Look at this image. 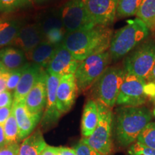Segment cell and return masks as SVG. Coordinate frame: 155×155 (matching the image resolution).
<instances>
[{
    "label": "cell",
    "mask_w": 155,
    "mask_h": 155,
    "mask_svg": "<svg viewBox=\"0 0 155 155\" xmlns=\"http://www.w3.org/2000/svg\"><path fill=\"white\" fill-rule=\"evenodd\" d=\"M113 33L110 27L94 25L66 34L63 44L81 62L89 56L108 50Z\"/></svg>",
    "instance_id": "6da1fadb"
},
{
    "label": "cell",
    "mask_w": 155,
    "mask_h": 155,
    "mask_svg": "<svg viewBox=\"0 0 155 155\" xmlns=\"http://www.w3.org/2000/svg\"><path fill=\"white\" fill-rule=\"evenodd\" d=\"M153 114L145 106H117L114 113V137L117 144L127 147L137 141Z\"/></svg>",
    "instance_id": "7a4b0ae2"
},
{
    "label": "cell",
    "mask_w": 155,
    "mask_h": 155,
    "mask_svg": "<svg viewBox=\"0 0 155 155\" xmlns=\"http://www.w3.org/2000/svg\"><path fill=\"white\" fill-rule=\"evenodd\" d=\"M151 31L139 18L127 20L123 28L114 32L108 53L111 62L124 58L134 49L150 38Z\"/></svg>",
    "instance_id": "3957f363"
},
{
    "label": "cell",
    "mask_w": 155,
    "mask_h": 155,
    "mask_svg": "<svg viewBox=\"0 0 155 155\" xmlns=\"http://www.w3.org/2000/svg\"><path fill=\"white\" fill-rule=\"evenodd\" d=\"M125 75L123 68L108 66L91 88L92 99L112 109Z\"/></svg>",
    "instance_id": "277c9868"
},
{
    "label": "cell",
    "mask_w": 155,
    "mask_h": 155,
    "mask_svg": "<svg viewBox=\"0 0 155 155\" xmlns=\"http://www.w3.org/2000/svg\"><path fill=\"white\" fill-rule=\"evenodd\" d=\"M96 103L99 113L98 124L90 137L81 140L101 154L111 155L114 143V112L111 108Z\"/></svg>",
    "instance_id": "5b68a950"
},
{
    "label": "cell",
    "mask_w": 155,
    "mask_h": 155,
    "mask_svg": "<svg viewBox=\"0 0 155 155\" xmlns=\"http://www.w3.org/2000/svg\"><path fill=\"white\" fill-rule=\"evenodd\" d=\"M155 63V38H149L124 58L125 72L147 81Z\"/></svg>",
    "instance_id": "8992f818"
},
{
    "label": "cell",
    "mask_w": 155,
    "mask_h": 155,
    "mask_svg": "<svg viewBox=\"0 0 155 155\" xmlns=\"http://www.w3.org/2000/svg\"><path fill=\"white\" fill-rule=\"evenodd\" d=\"M111 62L108 50L91 55L81 61L74 74L78 93L84 92L91 88L97 79L109 66Z\"/></svg>",
    "instance_id": "52a82bcc"
},
{
    "label": "cell",
    "mask_w": 155,
    "mask_h": 155,
    "mask_svg": "<svg viewBox=\"0 0 155 155\" xmlns=\"http://www.w3.org/2000/svg\"><path fill=\"white\" fill-rule=\"evenodd\" d=\"M149 94L147 82L134 75L126 73L116 99L117 106H141L146 103Z\"/></svg>",
    "instance_id": "ba28073f"
},
{
    "label": "cell",
    "mask_w": 155,
    "mask_h": 155,
    "mask_svg": "<svg viewBox=\"0 0 155 155\" xmlns=\"http://www.w3.org/2000/svg\"><path fill=\"white\" fill-rule=\"evenodd\" d=\"M61 19L66 34L94 26L87 12L86 0H68L61 8Z\"/></svg>",
    "instance_id": "9c48e42d"
},
{
    "label": "cell",
    "mask_w": 155,
    "mask_h": 155,
    "mask_svg": "<svg viewBox=\"0 0 155 155\" xmlns=\"http://www.w3.org/2000/svg\"><path fill=\"white\" fill-rule=\"evenodd\" d=\"M119 0H86L91 21L94 25L110 27L116 19Z\"/></svg>",
    "instance_id": "30bf717a"
},
{
    "label": "cell",
    "mask_w": 155,
    "mask_h": 155,
    "mask_svg": "<svg viewBox=\"0 0 155 155\" xmlns=\"http://www.w3.org/2000/svg\"><path fill=\"white\" fill-rule=\"evenodd\" d=\"M79 63L80 62L73 57L72 53L63 44H61L58 46L46 71L48 74L60 76L68 74L74 75Z\"/></svg>",
    "instance_id": "8fae6325"
},
{
    "label": "cell",
    "mask_w": 155,
    "mask_h": 155,
    "mask_svg": "<svg viewBox=\"0 0 155 155\" xmlns=\"http://www.w3.org/2000/svg\"><path fill=\"white\" fill-rule=\"evenodd\" d=\"M78 93V91L74 75L68 74L61 76L56 94L57 107L61 116L68 112L73 107Z\"/></svg>",
    "instance_id": "7c38bea8"
},
{
    "label": "cell",
    "mask_w": 155,
    "mask_h": 155,
    "mask_svg": "<svg viewBox=\"0 0 155 155\" xmlns=\"http://www.w3.org/2000/svg\"><path fill=\"white\" fill-rule=\"evenodd\" d=\"M61 76L48 74L47 75V104L42 116L41 126L44 129L49 128L57 123L61 116L57 107L56 94Z\"/></svg>",
    "instance_id": "4fadbf2b"
},
{
    "label": "cell",
    "mask_w": 155,
    "mask_h": 155,
    "mask_svg": "<svg viewBox=\"0 0 155 155\" xmlns=\"http://www.w3.org/2000/svg\"><path fill=\"white\" fill-rule=\"evenodd\" d=\"M45 73L46 70L40 65L35 63H27L18 85L13 94V104L25 102V99L28 93L40 80V78Z\"/></svg>",
    "instance_id": "5bb4252c"
},
{
    "label": "cell",
    "mask_w": 155,
    "mask_h": 155,
    "mask_svg": "<svg viewBox=\"0 0 155 155\" xmlns=\"http://www.w3.org/2000/svg\"><path fill=\"white\" fill-rule=\"evenodd\" d=\"M45 40L44 35L39 23L22 26L9 45L14 46L28 53Z\"/></svg>",
    "instance_id": "9a60e30c"
},
{
    "label": "cell",
    "mask_w": 155,
    "mask_h": 155,
    "mask_svg": "<svg viewBox=\"0 0 155 155\" xmlns=\"http://www.w3.org/2000/svg\"><path fill=\"white\" fill-rule=\"evenodd\" d=\"M47 75L46 71L45 74L40 78L25 99L27 109L33 115L43 116L47 104Z\"/></svg>",
    "instance_id": "2e32d148"
},
{
    "label": "cell",
    "mask_w": 155,
    "mask_h": 155,
    "mask_svg": "<svg viewBox=\"0 0 155 155\" xmlns=\"http://www.w3.org/2000/svg\"><path fill=\"white\" fill-rule=\"evenodd\" d=\"M12 112L18 125L19 141L24 140L33 132L42 116L30 114L27 109L25 102L13 104Z\"/></svg>",
    "instance_id": "e0dca14e"
},
{
    "label": "cell",
    "mask_w": 155,
    "mask_h": 155,
    "mask_svg": "<svg viewBox=\"0 0 155 155\" xmlns=\"http://www.w3.org/2000/svg\"><path fill=\"white\" fill-rule=\"evenodd\" d=\"M40 25L45 41L56 46L63 43L66 32L63 28L61 18L58 19L53 16L45 17L40 22Z\"/></svg>",
    "instance_id": "ac0fdd59"
},
{
    "label": "cell",
    "mask_w": 155,
    "mask_h": 155,
    "mask_svg": "<svg viewBox=\"0 0 155 155\" xmlns=\"http://www.w3.org/2000/svg\"><path fill=\"white\" fill-rule=\"evenodd\" d=\"M99 113L96 101L90 98L83 108L81 119V134L83 138H88L94 133L98 123Z\"/></svg>",
    "instance_id": "d6986e66"
},
{
    "label": "cell",
    "mask_w": 155,
    "mask_h": 155,
    "mask_svg": "<svg viewBox=\"0 0 155 155\" xmlns=\"http://www.w3.org/2000/svg\"><path fill=\"white\" fill-rule=\"evenodd\" d=\"M26 61L25 53L18 48L7 47L0 50V65L8 72L23 67Z\"/></svg>",
    "instance_id": "ffe728a7"
},
{
    "label": "cell",
    "mask_w": 155,
    "mask_h": 155,
    "mask_svg": "<svg viewBox=\"0 0 155 155\" xmlns=\"http://www.w3.org/2000/svg\"><path fill=\"white\" fill-rule=\"evenodd\" d=\"M58 46L50 43L45 40L40 42L33 50L25 53L27 60L44 69L47 68Z\"/></svg>",
    "instance_id": "44dd1931"
},
{
    "label": "cell",
    "mask_w": 155,
    "mask_h": 155,
    "mask_svg": "<svg viewBox=\"0 0 155 155\" xmlns=\"http://www.w3.org/2000/svg\"><path fill=\"white\" fill-rule=\"evenodd\" d=\"M22 25L19 18L7 15L0 17V48L11 44Z\"/></svg>",
    "instance_id": "7402d4cb"
},
{
    "label": "cell",
    "mask_w": 155,
    "mask_h": 155,
    "mask_svg": "<svg viewBox=\"0 0 155 155\" xmlns=\"http://www.w3.org/2000/svg\"><path fill=\"white\" fill-rule=\"evenodd\" d=\"M46 146L43 134L38 129L23 140L19 146V155H40Z\"/></svg>",
    "instance_id": "603a6c76"
},
{
    "label": "cell",
    "mask_w": 155,
    "mask_h": 155,
    "mask_svg": "<svg viewBox=\"0 0 155 155\" xmlns=\"http://www.w3.org/2000/svg\"><path fill=\"white\" fill-rule=\"evenodd\" d=\"M150 31H155V0H143L137 15Z\"/></svg>",
    "instance_id": "cb8c5ba5"
},
{
    "label": "cell",
    "mask_w": 155,
    "mask_h": 155,
    "mask_svg": "<svg viewBox=\"0 0 155 155\" xmlns=\"http://www.w3.org/2000/svg\"><path fill=\"white\" fill-rule=\"evenodd\" d=\"M143 0H119L116 17L125 18L137 15Z\"/></svg>",
    "instance_id": "d4e9b609"
},
{
    "label": "cell",
    "mask_w": 155,
    "mask_h": 155,
    "mask_svg": "<svg viewBox=\"0 0 155 155\" xmlns=\"http://www.w3.org/2000/svg\"><path fill=\"white\" fill-rule=\"evenodd\" d=\"M3 129L6 144H19V128L13 112L4 124Z\"/></svg>",
    "instance_id": "484cf974"
},
{
    "label": "cell",
    "mask_w": 155,
    "mask_h": 155,
    "mask_svg": "<svg viewBox=\"0 0 155 155\" xmlns=\"http://www.w3.org/2000/svg\"><path fill=\"white\" fill-rule=\"evenodd\" d=\"M32 0H0V15H7L19 9L28 7Z\"/></svg>",
    "instance_id": "4316f807"
},
{
    "label": "cell",
    "mask_w": 155,
    "mask_h": 155,
    "mask_svg": "<svg viewBox=\"0 0 155 155\" xmlns=\"http://www.w3.org/2000/svg\"><path fill=\"white\" fill-rule=\"evenodd\" d=\"M137 142L155 150V121H151L139 134Z\"/></svg>",
    "instance_id": "83f0119b"
},
{
    "label": "cell",
    "mask_w": 155,
    "mask_h": 155,
    "mask_svg": "<svg viewBox=\"0 0 155 155\" xmlns=\"http://www.w3.org/2000/svg\"><path fill=\"white\" fill-rule=\"evenodd\" d=\"M26 64L23 67L20 68L9 72V77L7 82V91L10 92L13 91H15V88H17V85H18L19 82V80H20L23 71H24L25 68V66H26Z\"/></svg>",
    "instance_id": "f1b7e54d"
},
{
    "label": "cell",
    "mask_w": 155,
    "mask_h": 155,
    "mask_svg": "<svg viewBox=\"0 0 155 155\" xmlns=\"http://www.w3.org/2000/svg\"><path fill=\"white\" fill-rule=\"evenodd\" d=\"M128 154L129 155H155V150L135 141L129 146Z\"/></svg>",
    "instance_id": "f546056e"
},
{
    "label": "cell",
    "mask_w": 155,
    "mask_h": 155,
    "mask_svg": "<svg viewBox=\"0 0 155 155\" xmlns=\"http://www.w3.org/2000/svg\"><path fill=\"white\" fill-rule=\"evenodd\" d=\"M73 149L75 150L77 155H102L81 140L75 145Z\"/></svg>",
    "instance_id": "4dcf8cb0"
},
{
    "label": "cell",
    "mask_w": 155,
    "mask_h": 155,
    "mask_svg": "<svg viewBox=\"0 0 155 155\" xmlns=\"http://www.w3.org/2000/svg\"><path fill=\"white\" fill-rule=\"evenodd\" d=\"M13 101L14 97L10 91L6 90L0 94V108L12 106Z\"/></svg>",
    "instance_id": "1f68e13d"
},
{
    "label": "cell",
    "mask_w": 155,
    "mask_h": 155,
    "mask_svg": "<svg viewBox=\"0 0 155 155\" xmlns=\"http://www.w3.org/2000/svg\"><path fill=\"white\" fill-rule=\"evenodd\" d=\"M19 144H7L0 150V155H19Z\"/></svg>",
    "instance_id": "d6a6232c"
},
{
    "label": "cell",
    "mask_w": 155,
    "mask_h": 155,
    "mask_svg": "<svg viewBox=\"0 0 155 155\" xmlns=\"http://www.w3.org/2000/svg\"><path fill=\"white\" fill-rule=\"evenodd\" d=\"M12 112V106L0 108V125H4Z\"/></svg>",
    "instance_id": "836d02e7"
},
{
    "label": "cell",
    "mask_w": 155,
    "mask_h": 155,
    "mask_svg": "<svg viewBox=\"0 0 155 155\" xmlns=\"http://www.w3.org/2000/svg\"><path fill=\"white\" fill-rule=\"evenodd\" d=\"M58 155H77L74 149L65 147H56Z\"/></svg>",
    "instance_id": "e575fe53"
},
{
    "label": "cell",
    "mask_w": 155,
    "mask_h": 155,
    "mask_svg": "<svg viewBox=\"0 0 155 155\" xmlns=\"http://www.w3.org/2000/svg\"><path fill=\"white\" fill-rule=\"evenodd\" d=\"M40 155H58L57 152V149L55 147H52L48 145L45 147L43 151Z\"/></svg>",
    "instance_id": "d590c367"
},
{
    "label": "cell",
    "mask_w": 155,
    "mask_h": 155,
    "mask_svg": "<svg viewBox=\"0 0 155 155\" xmlns=\"http://www.w3.org/2000/svg\"><path fill=\"white\" fill-rule=\"evenodd\" d=\"M9 72L4 74L0 78V94L7 90V82L8 79Z\"/></svg>",
    "instance_id": "8d00e7d4"
},
{
    "label": "cell",
    "mask_w": 155,
    "mask_h": 155,
    "mask_svg": "<svg viewBox=\"0 0 155 155\" xmlns=\"http://www.w3.org/2000/svg\"><path fill=\"white\" fill-rule=\"evenodd\" d=\"M6 141H5V133H4V129L3 126L0 125V150L4 148L6 146Z\"/></svg>",
    "instance_id": "74e56055"
},
{
    "label": "cell",
    "mask_w": 155,
    "mask_h": 155,
    "mask_svg": "<svg viewBox=\"0 0 155 155\" xmlns=\"http://www.w3.org/2000/svg\"><path fill=\"white\" fill-rule=\"evenodd\" d=\"M147 82L152 83V84L155 86V63L154 64V65H153L152 69V71H151L150 75H149Z\"/></svg>",
    "instance_id": "f35d334b"
},
{
    "label": "cell",
    "mask_w": 155,
    "mask_h": 155,
    "mask_svg": "<svg viewBox=\"0 0 155 155\" xmlns=\"http://www.w3.org/2000/svg\"><path fill=\"white\" fill-rule=\"evenodd\" d=\"M8 73V71H6V70L3 67H2L1 65H0V78L4 74H5V73Z\"/></svg>",
    "instance_id": "ab89813d"
},
{
    "label": "cell",
    "mask_w": 155,
    "mask_h": 155,
    "mask_svg": "<svg viewBox=\"0 0 155 155\" xmlns=\"http://www.w3.org/2000/svg\"><path fill=\"white\" fill-rule=\"evenodd\" d=\"M32 1L35 2H38V3H40V2H45V1H46V0H32Z\"/></svg>",
    "instance_id": "60d3db41"
},
{
    "label": "cell",
    "mask_w": 155,
    "mask_h": 155,
    "mask_svg": "<svg viewBox=\"0 0 155 155\" xmlns=\"http://www.w3.org/2000/svg\"><path fill=\"white\" fill-rule=\"evenodd\" d=\"M153 115H154V117H155V109H154V113H153Z\"/></svg>",
    "instance_id": "b9f144b4"
},
{
    "label": "cell",
    "mask_w": 155,
    "mask_h": 155,
    "mask_svg": "<svg viewBox=\"0 0 155 155\" xmlns=\"http://www.w3.org/2000/svg\"><path fill=\"white\" fill-rule=\"evenodd\" d=\"M154 101H155V96H154Z\"/></svg>",
    "instance_id": "7bdbcfd3"
},
{
    "label": "cell",
    "mask_w": 155,
    "mask_h": 155,
    "mask_svg": "<svg viewBox=\"0 0 155 155\" xmlns=\"http://www.w3.org/2000/svg\"><path fill=\"white\" fill-rule=\"evenodd\" d=\"M154 32H155V31H154ZM154 35H155V33H154Z\"/></svg>",
    "instance_id": "ee69618b"
}]
</instances>
